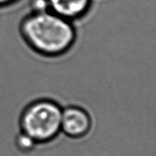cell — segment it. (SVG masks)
Returning <instances> with one entry per match:
<instances>
[{"label": "cell", "instance_id": "1", "mask_svg": "<svg viewBox=\"0 0 156 156\" xmlns=\"http://www.w3.org/2000/svg\"><path fill=\"white\" fill-rule=\"evenodd\" d=\"M20 33L32 50L44 56L65 54L76 39L72 21L50 10L31 12L21 22Z\"/></svg>", "mask_w": 156, "mask_h": 156}, {"label": "cell", "instance_id": "2", "mask_svg": "<svg viewBox=\"0 0 156 156\" xmlns=\"http://www.w3.org/2000/svg\"><path fill=\"white\" fill-rule=\"evenodd\" d=\"M62 108L50 99L30 102L22 111L19 119L20 132L39 144L54 141L61 132Z\"/></svg>", "mask_w": 156, "mask_h": 156}, {"label": "cell", "instance_id": "3", "mask_svg": "<svg viewBox=\"0 0 156 156\" xmlns=\"http://www.w3.org/2000/svg\"><path fill=\"white\" fill-rule=\"evenodd\" d=\"M92 128L89 112L79 106H68L62 108L61 132L73 139H81L88 135Z\"/></svg>", "mask_w": 156, "mask_h": 156}, {"label": "cell", "instance_id": "4", "mask_svg": "<svg viewBox=\"0 0 156 156\" xmlns=\"http://www.w3.org/2000/svg\"><path fill=\"white\" fill-rule=\"evenodd\" d=\"M49 10L73 21L81 19L90 9L92 0H46Z\"/></svg>", "mask_w": 156, "mask_h": 156}, {"label": "cell", "instance_id": "5", "mask_svg": "<svg viewBox=\"0 0 156 156\" xmlns=\"http://www.w3.org/2000/svg\"><path fill=\"white\" fill-rule=\"evenodd\" d=\"M14 144L19 151L24 154L32 152L37 146V144L33 139L21 132L19 133L15 137Z\"/></svg>", "mask_w": 156, "mask_h": 156}, {"label": "cell", "instance_id": "6", "mask_svg": "<svg viewBox=\"0 0 156 156\" xmlns=\"http://www.w3.org/2000/svg\"><path fill=\"white\" fill-rule=\"evenodd\" d=\"M49 10L46 0H32L31 12H44Z\"/></svg>", "mask_w": 156, "mask_h": 156}, {"label": "cell", "instance_id": "7", "mask_svg": "<svg viewBox=\"0 0 156 156\" xmlns=\"http://www.w3.org/2000/svg\"><path fill=\"white\" fill-rule=\"evenodd\" d=\"M18 0H0V8L6 7L9 5L14 4L15 2H17Z\"/></svg>", "mask_w": 156, "mask_h": 156}]
</instances>
